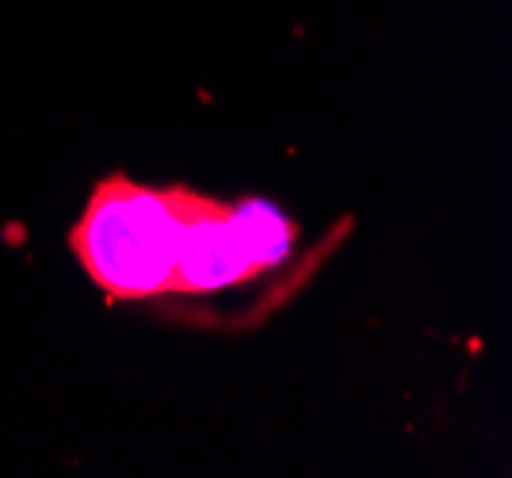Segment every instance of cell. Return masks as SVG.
<instances>
[{
  "label": "cell",
  "mask_w": 512,
  "mask_h": 478,
  "mask_svg": "<svg viewBox=\"0 0 512 478\" xmlns=\"http://www.w3.org/2000/svg\"><path fill=\"white\" fill-rule=\"evenodd\" d=\"M188 192L146 188L123 173L104 176L69 230V249L107 299H153L172 287Z\"/></svg>",
  "instance_id": "1"
},
{
  "label": "cell",
  "mask_w": 512,
  "mask_h": 478,
  "mask_svg": "<svg viewBox=\"0 0 512 478\" xmlns=\"http://www.w3.org/2000/svg\"><path fill=\"white\" fill-rule=\"evenodd\" d=\"M295 241V222L264 199H226L188 192L169 291L207 295L276 268Z\"/></svg>",
  "instance_id": "2"
}]
</instances>
